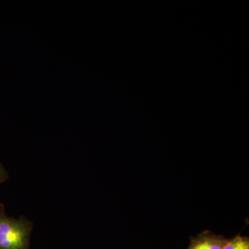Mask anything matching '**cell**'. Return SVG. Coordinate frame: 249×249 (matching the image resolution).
I'll return each mask as SVG.
<instances>
[{"mask_svg":"<svg viewBox=\"0 0 249 249\" xmlns=\"http://www.w3.org/2000/svg\"><path fill=\"white\" fill-rule=\"evenodd\" d=\"M34 224L25 216L18 219L6 213L0 203V249H30V237Z\"/></svg>","mask_w":249,"mask_h":249,"instance_id":"1","label":"cell"},{"mask_svg":"<svg viewBox=\"0 0 249 249\" xmlns=\"http://www.w3.org/2000/svg\"><path fill=\"white\" fill-rule=\"evenodd\" d=\"M227 241L221 236L205 232L193 240L188 249H223Z\"/></svg>","mask_w":249,"mask_h":249,"instance_id":"2","label":"cell"},{"mask_svg":"<svg viewBox=\"0 0 249 249\" xmlns=\"http://www.w3.org/2000/svg\"><path fill=\"white\" fill-rule=\"evenodd\" d=\"M223 249H249V237L237 236L232 240H227Z\"/></svg>","mask_w":249,"mask_h":249,"instance_id":"3","label":"cell"},{"mask_svg":"<svg viewBox=\"0 0 249 249\" xmlns=\"http://www.w3.org/2000/svg\"><path fill=\"white\" fill-rule=\"evenodd\" d=\"M9 178V174L3 165L0 163V183L4 182Z\"/></svg>","mask_w":249,"mask_h":249,"instance_id":"4","label":"cell"}]
</instances>
